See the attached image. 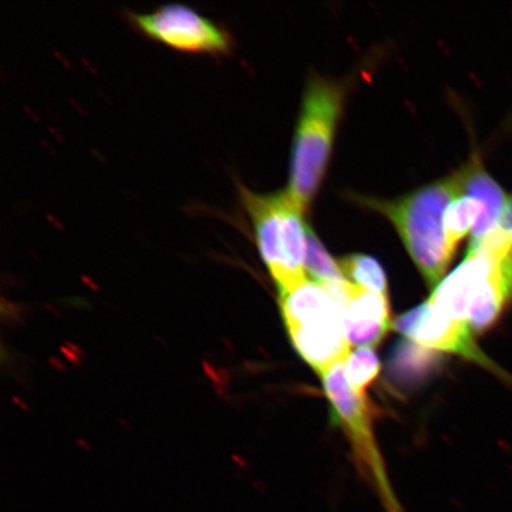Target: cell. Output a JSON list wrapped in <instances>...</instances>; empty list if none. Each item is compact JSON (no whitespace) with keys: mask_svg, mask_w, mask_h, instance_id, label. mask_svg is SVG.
Wrapping results in <instances>:
<instances>
[{"mask_svg":"<svg viewBox=\"0 0 512 512\" xmlns=\"http://www.w3.org/2000/svg\"><path fill=\"white\" fill-rule=\"evenodd\" d=\"M344 362H339L322 375L324 390L335 416L349 434L358 458L366 464L380 484L387 486L380 453L377 450L369 402L364 394L352 389L345 377Z\"/></svg>","mask_w":512,"mask_h":512,"instance_id":"4","label":"cell"},{"mask_svg":"<svg viewBox=\"0 0 512 512\" xmlns=\"http://www.w3.org/2000/svg\"><path fill=\"white\" fill-rule=\"evenodd\" d=\"M241 197L253 223L261 258L277 283L279 296H283L294 287L287 271L281 238V191L265 195L242 188Z\"/></svg>","mask_w":512,"mask_h":512,"instance_id":"7","label":"cell"},{"mask_svg":"<svg viewBox=\"0 0 512 512\" xmlns=\"http://www.w3.org/2000/svg\"><path fill=\"white\" fill-rule=\"evenodd\" d=\"M495 230L505 238L512 239V195H509L507 201H505L502 215L499 217Z\"/></svg>","mask_w":512,"mask_h":512,"instance_id":"17","label":"cell"},{"mask_svg":"<svg viewBox=\"0 0 512 512\" xmlns=\"http://www.w3.org/2000/svg\"><path fill=\"white\" fill-rule=\"evenodd\" d=\"M281 238L287 271L290 273L294 290L306 279L305 252L307 226L303 219L304 210L294 202L288 192L281 191Z\"/></svg>","mask_w":512,"mask_h":512,"instance_id":"11","label":"cell"},{"mask_svg":"<svg viewBox=\"0 0 512 512\" xmlns=\"http://www.w3.org/2000/svg\"><path fill=\"white\" fill-rule=\"evenodd\" d=\"M343 96L342 86L334 81L313 76L307 83L294 133L290 182L286 189L303 210L316 195L328 165Z\"/></svg>","mask_w":512,"mask_h":512,"instance_id":"2","label":"cell"},{"mask_svg":"<svg viewBox=\"0 0 512 512\" xmlns=\"http://www.w3.org/2000/svg\"><path fill=\"white\" fill-rule=\"evenodd\" d=\"M287 331L298 354L320 376L350 355L342 311L309 320Z\"/></svg>","mask_w":512,"mask_h":512,"instance_id":"9","label":"cell"},{"mask_svg":"<svg viewBox=\"0 0 512 512\" xmlns=\"http://www.w3.org/2000/svg\"><path fill=\"white\" fill-rule=\"evenodd\" d=\"M438 356L433 350L412 341L396 345L389 361L390 374L403 383L424 380L437 367Z\"/></svg>","mask_w":512,"mask_h":512,"instance_id":"12","label":"cell"},{"mask_svg":"<svg viewBox=\"0 0 512 512\" xmlns=\"http://www.w3.org/2000/svg\"><path fill=\"white\" fill-rule=\"evenodd\" d=\"M394 329L416 344L435 351L453 352L494 368L484 352L477 348L471 326L460 323L441 312L430 300L395 320Z\"/></svg>","mask_w":512,"mask_h":512,"instance_id":"5","label":"cell"},{"mask_svg":"<svg viewBox=\"0 0 512 512\" xmlns=\"http://www.w3.org/2000/svg\"><path fill=\"white\" fill-rule=\"evenodd\" d=\"M483 211L482 202L465 195L458 197L448 207L445 215V230L448 245L452 251H456L458 243L475 228Z\"/></svg>","mask_w":512,"mask_h":512,"instance_id":"14","label":"cell"},{"mask_svg":"<svg viewBox=\"0 0 512 512\" xmlns=\"http://www.w3.org/2000/svg\"><path fill=\"white\" fill-rule=\"evenodd\" d=\"M460 196H463V184L459 171L395 201H366L392 222L416 267L431 286L440 284L454 254L447 241L445 215Z\"/></svg>","mask_w":512,"mask_h":512,"instance_id":"1","label":"cell"},{"mask_svg":"<svg viewBox=\"0 0 512 512\" xmlns=\"http://www.w3.org/2000/svg\"><path fill=\"white\" fill-rule=\"evenodd\" d=\"M130 19L151 40L182 53L223 55L232 48L226 30L188 5H163L147 14H131Z\"/></svg>","mask_w":512,"mask_h":512,"instance_id":"3","label":"cell"},{"mask_svg":"<svg viewBox=\"0 0 512 512\" xmlns=\"http://www.w3.org/2000/svg\"><path fill=\"white\" fill-rule=\"evenodd\" d=\"M345 277L352 284L388 297V280L380 262L371 256L354 254L338 261Z\"/></svg>","mask_w":512,"mask_h":512,"instance_id":"13","label":"cell"},{"mask_svg":"<svg viewBox=\"0 0 512 512\" xmlns=\"http://www.w3.org/2000/svg\"><path fill=\"white\" fill-rule=\"evenodd\" d=\"M486 264L473 288L469 324L482 331L495 322L512 299V239L492 232L483 243Z\"/></svg>","mask_w":512,"mask_h":512,"instance_id":"6","label":"cell"},{"mask_svg":"<svg viewBox=\"0 0 512 512\" xmlns=\"http://www.w3.org/2000/svg\"><path fill=\"white\" fill-rule=\"evenodd\" d=\"M460 175H462L463 195L476 198L484 206L483 215L479 217L472 230L469 249H475L482 245L492 232H495L508 196H505L503 189L483 169L478 160L467 164L463 170H460Z\"/></svg>","mask_w":512,"mask_h":512,"instance_id":"10","label":"cell"},{"mask_svg":"<svg viewBox=\"0 0 512 512\" xmlns=\"http://www.w3.org/2000/svg\"><path fill=\"white\" fill-rule=\"evenodd\" d=\"M380 360L376 352L370 348L358 349L345 360V377L352 389L364 394L371 382L380 374Z\"/></svg>","mask_w":512,"mask_h":512,"instance_id":"16","label":"cell"},{"mask_svg":"<svg viewBox=\"0 0 512 512\" xmlns=\"http://www.w3.org/2000/svg\"><path fill=\"white\" fill-rule=\"evenodd\" d=\"M342 307L345 332L350 345L370 348L379 344L390 328L388 297L380 296L349 281L325 285Z\"/></svg>","mask_w":512,"mask_h":512,"instance_id":"8","label":"cell"},{"mask_svg":"<svg viewBox=\"0 0 512 512\" xmlns=\"http://www.w3.org/2000/svg\"><path fill=\"white\" fill-rule=\"evenodd\" d=\"M305 268L323 285H337L347 281L341 266L332 259L309 226L306 234Z\"/></svg>","mask_w":512,"mask_h":512,"instance_id":"15","label":"cell"}]
</instances>
